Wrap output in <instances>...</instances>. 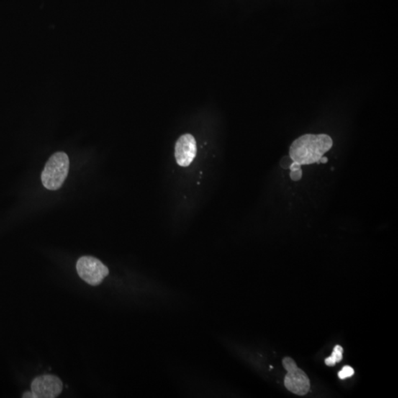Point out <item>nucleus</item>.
<instances>
[{
	"instance_id": "obj_1",
	"label": "nucleus",
	"mask_w": 398,
	"mask_h": 398,
	"mask_svg": "<svg viewBox=\"0 0 398 398\" xmlns=\"http://www.w3.org/2000/svg\"><path fill=\"white\" fill-rule=\"evenodd\" d=\"M332 144L331 137L327 134H304L291 144L290 158L300 165H319V160L331 149Z\"/></svg>"
},
{
	"instance_id": "obj_2",
	"label": "nucleus",
	"mask_w": 398,
	"mask_h": 398,
	"mask_svg": "<svg viewBox=\"0 0 398 398\" xmlns=\"http://www.w3.org/2000/svg\"><path fill=\"white\" fill-rule=\"evenodd\" d=\"M70 168V160L65 152H56L46 163L42 171V181L44 188L50 191H57L62 188Z\"/></svg>"
},
{
	"instance_id": "obj_3",
	"label": "nucleus",
	"mask_w": 398,
	"mask_h": 398,
	"mask_svg": "<svg viewBox=\"0 0 398 398\" xmlns=\"http://www.w3.org/2000/svg\"><path fill=\"white\" fill-rule=\"evenodd\" d=\"M78 275L91 286H98L109 274V268L101 260L91 256L81 257L77 262Z\"/></svg>"
},
{
	"instance_id": "obj_4",
	"label": "nucleus",
	"mask_w": 398,
	"mask_h": 398,
	"mask_svg": "<svg viewBox=\"0 0 398 398\" xmlns=\"http://www.w3.org/2000/svg\"><path fill=\"white\" fill-rule=\"evenodd\" d=\"M63 389V383L58 377L45 375L36 378L31 383V391L36 398H55Z\"/></svg>"
},
{
	"instance_id": "obj_5",
	"label": "nucleus",
	"mask_w": 398,
	"mask_h": 398,
	"mask_svg": "<svg viewBox=\"0 0 398 398\" xmlns=\"http://www.w3.org/2000/svg\"><path fill=\"white\" fill-rule=\"evenodd\" d=\"M197 154V145L192 134H185L177 140L175 145V157L177 164L188 167L193 162Z\"/></svg>"
},
{
	"instance_id": "obj_6",
	"label": "nucleus",
	"mask_w": 398,
	"mask_h": 398,
	"mask_svg": "<svg viewBox=\"0 0 398 398\" xmlns=\"http://www.w3.org/2000/svg\"><path fill=\"white\" fill-rule=\"evenodd\" d=\"M284 384L286 389L297 395H304L309 391L310 380L307 375L298 366L287 370Z\"/></svg>"
},
{
	"instance_id": "obj_7",
	"label": "nucleus",
	"mask_w": 398,
	"mask_h": 398,
	"mask_svg": "<svg viewBox=\"0 0 398 398\" xmlns=\"http://www.w3.org/2000/svg\"><path fill=\"white\" fill-rule=\"evenodd\" d=\"M343 348L340 345H336V346L334 347L331 356L326 358L325 361H324L326 365L329 366H332L335 363H339L343 358Z\"/></svg>"
},
{
	"instance_id": "obj_8",
	"label": "nucleus",
	"mask_w": 398,
	"mask_h": 398,
	"mask_svg": "<svg viewBox=\"0 0 398 398\" xmlns=\"http://www.w3.org/2000/svg\"><path fill=\"white\" fill-rule=\"evenodd\" d=\"M355 373L354 370L351 366H345L342 370L339 372L338 376L340 379L343 380L347 378H350V377L353 376Z\"/></svg>"
},
{
	"instance_id": "obj_9",
	"label": "nucleus",
	"mask_w": 398,
	"mask_h": 398,
	"mask_svg": "<svg viewBox=\"0 0 398 398\" xmlns=\"http://www.w3.org/2000/svg\"><path fill=\"white\" fill-rule=\"evenodd\" d=\"M302 170L301 169L297 170H293L290 173V177H291V180L294 181H299L302 178Z\"/></svg>"
},
{
	"instance_id": "obj_10",
	"label": "nucleus",
	"mask_w": 398,
	"mask_h": 398,
	"mask_svg": "<svg viewBox=\"0 0 398 398\" xmlns=\"http://www.w3.org/2000/svg\"><path fill=\"white\" fill-rule=\"evenodd\" d=\"M292 160L290 158V157H285L284 158L282 159L280 165H281L282 168L288 169V168H289L290 165L292 163Z\"/></svg>"
},
{
	"instance_id": "obj_11",
	"label": "nucleus",
	"mask_w": 398,
	"mask_h": 398,
	"mask_svg": "<svg viewBox=\"0 0 398 398\" xmlns=\"http://www.w3.org/2000/svg\"><path fill=\"white\" fill-rule=\"evenodd\" d=\"M301 166H302V165H299L297 162H292V163L290 165L289 169L291 170V171L299 170L301 169Z\"/></svg>"
},
{
	"instance_id": "obj_12",
	"label": "nucleus",
	"mask_w": 398,
	"mask_h": 398,
	"mask_svg": "<svg viewBox=\"0 0 398 398\" xmlns=\"http://www.w3.org/2000/svg\"><path fill=\"white\" fill-rule=\"evenodd\" d=\"M22 397L27 398H36V396L34 395V394L32 392V391H31V392H29V391H27V392H25L24 394H23Z\"/></svg>"
},
{
	"instance_id": "obj_13",
	"label": "nucleus",
	"mask_w": 398,
	"mask_h": 398,
	"mask_svg": "<svg viewBox=\"0 0 398 398\" xmlns=\"http://www.w3.org/2000/svg\"><path fill=\"white\" fill-rule=\"evenodd\" d=\"M319 162H320V163L326 164L328 162V159H327V157H322V158L319 160Z\"/></svg>"
}]
</instances>
